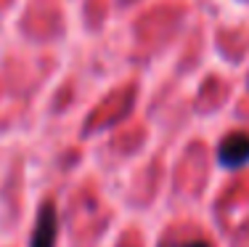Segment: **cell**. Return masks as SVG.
Masks as SVG:
<instances>
[{
    "instance_id": "1",
    "label": "cell",
    "mask_w": 249,
    "mask_h": 247,
    "mask_svg": "<svg viewBox=\"0 0 249 247\" xmlns=\"http://www.w3.org/2000/svg\"><path fill=\"white\" fill-rule=\"evenodd\" d=\"M58 237V218H56V208L53 202H45L37 210V221H35V231L29 239V247H56Z\"/></svg>"
},
{
    "instance_id": "2",
    "label": "cell",
    "mask_w": 249,
    "mask_h": 247,
    "mask_svg": "<svg viewBox=\"0 0 249 247\" xmlns=\"http://www.w3.org/2000/svg\"><path fill=\"white\" fill-rule=\"evenodd\" d=\"M217 160L223 168H241L249 162V136L247 133H231L223 138L217 149Z\"/></svg>"
},
{
    "instance_id": "3",
    "label": "cell",
    "mask_w": 249,
    "mask_h": 247,
    "mask_svg": "<svg viewBox=\"0 0 249 247\" xmlns=\"http://www.w3.org/2000/svg\"><path fill=\"white\" fill-rule=\"evenodd\" d=\"M186 247H210L207 242H191V245H186Z\"/></svg>"
}]
</instances>
